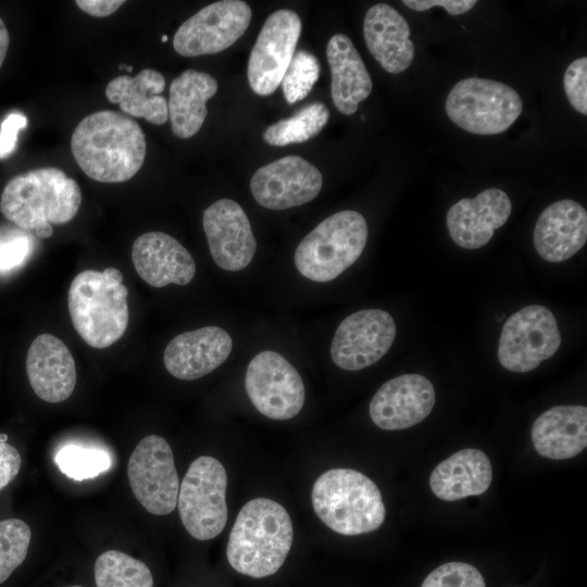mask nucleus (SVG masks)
Masks as SVG:
<instances>
[{"mask_svg": "<svg viewBox=\"0 0 587 587\" xmlns=\"http://www.w3.org/2000/svg\"><path fill=\"white\" fill-rule=\"evenodd\" d=\"M71 150L88 177L101 183H123L141 168L147 146L135 120L116 111L102 110L77 124Z\"/></svg>", "mask_w": 587, "mask_h": 587, "instance_id": "obj_1", "label": "nucleus"}, {"mask_svg": "<svg viewBox=\"0 0 587 587\" xmlns=\"http://www.w3.org/2000/svg\"><path fill=\"white\" fill-rule=\"evenodd\" d=\"M82 204L78 184L61 168L40 167L12 177L3 188L0 211L11 223L40 238L53 234L52 224L75 217Z\"/></svg>", "mask_w": 587, "mask_h": 587, "instance_id": "obj_2", "label": "nucleus"}, {"mask_svg": "<svg viewBox=\"0 0 587 587\" xmlns=\"http://www.w3.org/2000/svg\"><path fill=\"white\" fill-rule=\"evenodd\" d=\"M292 540V523L285 508L274 500L255 498L236 517L226 548L227 560L240 574L266 577L284 564Z\"/></svg>", "mask_w": 587, "mask_h": 587, "instance_id": "obj_3", "label": "nucleus"}, {"mask_svg": "<svg viewBox=\"0 0 587 587\" xmlns=\"http://www.w3.org/2000/svg\"><path fill=\"white\" fill-rule=\"evenodd\" d=\"M127 288L123 274L109 266L102 272L85 270L72 280L67 305L72 324L92 348L116 342L128 325Z\"/></svg>", "mask_w": 587, "mask_h": 587, "instance_id": "obj_4", "label": "nucleus"}, {"mask_svg": "<svg viewBox=\"0 0 587 587\" xmlns=\"http://www.w3.org/2000/svg\"><path fill=\"white\" fill-rule=\"evenodd\" d=\"M311 500L319 519L345 536L374 532L386 516L376 484L352 469H332L320 475L313 484Z\"/></svg>", "mask_w": 587, "mask_h": 587, "instance_id": "obj_5", "label": "nucleus"}, {"mask_svg": "<svg viewBox=\"0 0 587 587\" xmlns=\"http://www.w3.org/2000/svg\"><path fill=\"white\" fill-rule=\"evenodd\" d=\"M367 234L366 221L359 212L334 213L299 242L294 255L295 265L310 280L330 282L360 258Z\"/></svg>", "mask_w": 587, "mask_h": 587, "instance_id": "obj_6", "label": "nucleus"}, {"mask_svg": "<svg viewBox=\"0 0 587 587\" xmlns=\"http://www.w3.org/2000/svg\"><path fill=\"white\" fill-rule=\"evenodd\" d=\"M445 108L448 117L462 129L496 135L516 121L523 103L520 95L504 83L469 77L452 87Z\"/></svg>", "mask_w": 587, "mask_h": 587, "instance_id": "obj_7", "label": "nucleus"}, {"mask_svg": "<svg viewBox=\"0 0 587 587\" xmlns=\"http://www.w3.org/2000/svg\"><path fill=\"white\" fill-rule=\"evenodd\" d=\"M227 474L215 458L202 455L189 465L179 486L177 507L180 521L198 540L215 538L228 516Z\"/></svg>", "mask_w": 587, "mask_h": 587, "instance_id": "obj_8", "label": "nucleus"}, {"mask_svg": "<svg viewBox=\"0 0 587 587\" xmlns=\"http://www.w3.org/2000/svg\"><path fill=\"white\" fill-rule=\"evenodd\" d=\"M561 345L557 320L546 307L533 304L512 314L504 323L498 346L500 364L515 373L535 370Z\"/></svg>", "mask_w": 587, "mask_h": 587, "instance_id": "obj_9", "label": "nucleus"}, {"mask_svg": "<svg viewBox=\"0 0 587 587\" xmlns=\"http://www.w3.org/2000/svg\"><path fill=\"white\" fill-rule=\"evenodd\" d=\"M130 489L150 513L166 515L177 505L179 479L173 451L159 435L143 437L127 464Z\"/></svg>", "mask_w": 587, "mask_h": 587, "instance_id": "obj_10", "label": "nucleus"}, {"mask_svg": "<svg viewBox=\"0 0 587 587\" xmlns=\"http://www.w3.org/2000/svg\"><path fill=\"white\" fill-rule=\"evenodd\" d=\"M245 387L254 408L271 420H289L304 403L300 374L275 351H262L252 358L246 371Z\"/></svg>", "mask_w": 587, "mask_h": 587, "instance_id": "obj_11", "label": "nucleus"}, {"mask_svg": "<svg viewBox=\"0 0 587 587\" xmlns=\"http://www.w3.org/2000/svg\"><path fill=\"white\" fill-rule=\"evenodd\" d=\"M251 21V9L241 0L208 4L186 20L173 38L174 50L183 57L218 53L235 43Z\"/></svg>", "mask_w": 587, "mask_h": 587, "instance_id": "obj_12", "label": "nucleus"}, {"mask_svg": "<svg viewBox=\"0 0 587 587\" xmlns=\"http://www.w3.org/2000/svg\"><path fill=\"white\" fill-rule=\"evenodd\" d=\"M301 20L291 10L273 12L264 22L249 55V86L259 96L273 93L290 64L301 34Z\"/></svg>", "mask_w": 587, "mask_h": 587, "instance_id": "obj_13", "label": "nucleus"}, {"mask_svg": "<svg viewBox=\"0 0 587 587\" xmlns=\"http://www.w3.org/2000/svg\"><path fill=\"white\" fill-rule=\"evenodd\" d=\"M396 337L392 316L380 309H366L347 316L337 327L330 345L333 362L346 371L375 364L390 349Z\"/></svg>", "mask_w": 587, "mask_h": 587, "instance_id": "obj_14", "label": "nucleus"}, {"mask_svg": "<svg viewBox=\"0 0 587 587\" xmlns=\"http://www.w3.org/2000/svg\"><path fill=\"white\" fill-rule=\"evenodd\" d=\"M322 185L317 167L301 157L287 155L257 170L250 190L261 207L286 210L313 200Z\"/></svg>", "mask_w": 587, "mask_h": 587, "instance_id": "obj_15", "label": "nucleus"}, {"mask_svg": "<svg viewBox=\"0 0 587 587\" xmlns=\"http://www.w3.org/2000/svg\"><path fill=\"white\" fill-rule=\"evenodd\" d=\"M202 225L212 259L221 268L247 267L257 251V240L243 209L232 199H220L203 212Z\"/></svg>", "mask_w": 587, "mask_h": 587, "instance_id": "obj_16", "label": "nucleus"}, {"mask_svg": "<svg viewBox=\"0 0 587 587\" xmlns=\"http://www.w3.org/2000/svg\"><path fill=\"white\" fill-rule=\"evenodd\" d=\"M436 401L433 384L420 374H403L380 386L370 402L373 423L385 430H400L425 420Z\"/></svg>", "mask_w": 587, "mask_h": 587, "instance_id": "obj_17", "label": "nucleus"}, {"mask_svg": "<svg viewBox=\"0 0 587 587\" xmlns=\"http://www.w3.org/2000/svg\"><path fill=\"white\" fill-rule=\"evenodd\" d=\"M233 340L218 326H205L175 336L166 346L163 362L167 372L182 380L205 376L229 357Z\"/></svg>", "mask_w": 587, "mask_h": 587, "instance_id": "obj_18", "label": "nucleus"}, {"mask_svg": "<svg viewBox=\"0 0 587 587\" xmlns=\"http://www.w3.org/2000/svg\"><path fill=\"white\" fill-rule=\"evenodd\" d=\"M512 204L508 195L488 188L474 198L454 203L447 213V227L452 240L464 249H478L508 221Z\"/></svg>", "mask_w": 587, "mask_h": 587, "instance_id": "obj_19", "label": "nucleus"}, {"mask_svg": "<svg viewBox=\"0 0 587 587\" xmlns=\"http://www.w3.org/2000/svg\"><path fill=\"white\" fill-rule=\"evenodd\" d=\"M132 260L138 275L155 288L187 285L196 274V262L189 251L163 232L140 235L133 243Z\"/></svg>", "mask_w": 587, "mask_h": 587, "instance_id": "obj_20", "label": "nucleus"}, {"mask_svg": "<svg viewBox=\"0 0 587 587\" xmlns=\"http://www.w3.org/2000/svg\"><path fill=\"white\" fill-rule=\"evenodd\" d=\"M26 373L35 394L49 403L71 397L76 386V366L66 345L51 334H41L30 344Z\"/></svg>", "mask_w": 587, "mask_h": 587, "instance_id": "obj_21", "label": "nucleus"}, {"mask_svg": "<svg viewBox=\"0 0 587 587\" xmlns=\"http://www.w3.org/2000/svg\"><path fill=\"white\" fill-rule=\"evenodd\" d=\"M534 246L548 262L565 261L578 252L587 239V212L574 200L548 205L534 228Z\"/></svg>", "mask_w": 587, "mask_h": 587, "instance_id": "obj_22", "label": "nucleus"}, {"mask_svg": "<svg viewBox=\"0 0 587 587\" xmlns=\"http://www.w3.org/2000/svg\"><path fill=\"white\" fill-rule=\"evenodd\" d=\"M410 34L408 22L391 5L377 3L367 10L363 22L364 40L386 72L398 74L412 63L415 48Z\"/></svg>", "mask_w": 587, "mask_h": 587, "instance_id": "obj_23", "label": "nucleus"}, {"mask_svg": "<svg viewBox=\"0 0 587 587\" xmlns=\"http://www.w3.org/2000/svg\"><path fill=\"white\" fill-rule=\"evenodd\" d=\"M530 434L534 448L541 457L574 458L587 446V408L553 407L536 419Z\"/></svg>", "mask_w": 587, "mask_h": 587, "instance_id": "obj_24", "label": "nucleus"}, {"mask_svg": "<svg viewBox=\"0 0 587 587\" xmlns=\"http://www.w3.org/2000/svg\"><path fill=\"white\" fill-rule=\"evenodd\" d=\"M326 57L332 74L334 105L340 113L351 115L372 91L370 73L357 48L344 34H336L328 40Z\"/></svg>", "mask_w": 587, "mask_h": 587, "instance_id": "obj_25", "label": "nucleus"}, {"mask_svg": "<svg viewBox=\"0 0 587 587\" xmlns=\"http://www.w3.org/2000/svg\"><path fill=\"white\" fill-rule=\"evenodd\" d=\"M491 480L492 467L488 457L478 449H463L433 470L429 486L437 498L455 501L484 494Z\"/></svg>", "mask_w": 587, "mask_h": 587, "instance_id": "obj_26", "label": "nucleus"}, {"mask_svg": "<svg viewBox=\"0 0 587 587\" xmlns=\"http://www.w3.org/2000/svg\"><path fill=\"white\" fill-rule=\"evenodd\" d=\"M216 91L215 78L192 68L184 71L172 80L167 112L175 136L186 139L200 130L208 115L207 101Z\"/></svg>", "mask_w": 587, "mask_h": 587, "instance_id": "obj_27", "label": "nucleus"}, {"mask_svg": "<svg viewBox=\"0 0 587 587\" xmlns=\"http://www.w3.org/2000/svg\"><path fill=\"white\" fill-rule=\"evenodd\" d=\"M165 88L163 75L152 68H143L136 76L121 75L110 80L105 97L111 103L134 117L145 118L154 125L168 120L167 100L161 96Z\"/></svg>", "mask_w": 587, "mask_h": 587, "instance_id": "obj_28", "label": "nucleus"}, {"mask_svg": "<svg viewBox=\"0 0 587 587\" xmlns=\"http://www.w3.org/2000/svg\"><path fill=\"white\" fill-rule=\"evenodd\" d=\"M97 587H153L149 567L122 551L108 550L95 563Z\"/></svg>", "mask_w": 587, "mask_h": 587, "instance_id": "obj_29", "label": "nucleus"}, {"mask_svg": "<svg viewBox=\"0 0 587 587\" xmlns=\"http://www.w3.org/2000/svg\"><path fill=\"white\" fill-rule=\"evenodd\" d=\"M329 111L322 102L307 104L289 118L268 126L263 139L271 146L283 147L304 142L316 136L326 125Z\"/></svg>", "mask_w": 587, "mask_h": 587, "instance_id": "obj_30", "label": "nucleus"}, {"mask_svg": "<svg viewBox=\"0 0 587 587\" xmlns=\"http://www.w3.org/2000/svg\"><path fill=\"white\" fill-rule=\"evenodd\" d=\"M54 462L68 478L84 480L107 472L112 460L105 450L68 444L59 449Z\"/></svg>", "mask_w": 587, "mask_h": 587, "instance_id": "obj_31", "label": "nucleus"}, {"mask_svg": "<svg viewBox=\"0 0 587 587\" xmlns=\"http://www.w3.org/2000/svg\"><path fill=\"white\" fill-rule=\"evenodd\" d=\"M32 538L30 527L20 519L0 521V584L24 562Z\"/></svg>", "mask_w": 587, "mask_h": 587, "instance_id": "obj_32", "label": "nucleus"}, {"mask_svg": "<svg viewBox=\"0 0 587 587\" xmlns=\"http://www.w3.org/2000/svg\"><path fill=\"white\" fill-rule=\"evenodd\" d=\"M317 58L307 50L297 51L288 65L280 85L286 101L294 104L304 99L320 77Z\"/></svg>", "mask_w": 587, "mask_h": 587, "instance_id": "obj_33", "label": "nucleus"}, {"mask_svg": "<svg viewBox=\"0 0 587 587\" xmlns=\"http://www.w3.org/2000/svg\"><path fill=\"white\" fill-rule=\"evenodd\" d=\"M421 587H486L480 572L464 562L445 563L432 571Z\"/></svg>", "mask_w": 587, "mask_h": 587, "instance_id": "obj_34", "label": "nucleus"}, {"mask_svg": "<svg viewBox=\"0 0 587 587\" xmlns=\"http://www.w3.org/2000/svg\"><path fill=\"white\" fill-rule=\"evenodd\" d=\"M565 95L571 105L579 113L587 114V58L574 60L563 78Z\"/></svg>", "mask_w": 587, "mask_h": 587, "instance_id": "obj_35", "label": "nucleus"}, {"mask_svg": "<svg viewBox=\"0 0 587 587\" xmlns=\"http://www.w3.org/2000/svg\"><path fill=\"white\" fill-rule=\"evenodd\" d=\"M30 239L23 234L0 238V272H8L23 263L30 252Z\"/></svg>", "mask_w": 587, "mask_h": 587, "instance_id": "obj_36", "label": "nucleus"}, {"mask_svg": "<svg viewBox=\"0 0 587 587\" xmlns=\"http://www.w3.org/2000/svg\"><path fill=\"white\" fill-rule=\"evenodd\" d=\"M27 118L24 114L14 112L9 114L1 123L0 127V160L9 157L17 141L18 132L25 128Z\"/></svg>", "mask_w": 587, "mask_h": 587, "instance_id": "obj_37", "label": "nucleus"}, {"mask_svg": "<svg viewBox=\"0 0 587 587\" xmlns=\"http://www.w3.org/2000/svg\"><path fill=\"white\" fill-rule=\"evenodd\" d=\"M5 439V436H0V490L15 479L22 466L20 452Z\"/></svg>", "mask_w": 587, "mask_h": 587, "instance_id": "obj_38", "label": "nucleus"}, {"mask_svg": "<svg viewBox=\"0 0 587 587\" xmlns=\"http://www.w3.org/2000/svg\"><path fill=\"white\" fill-rule=\"evenodd\" d=\"M408 8L423 12L433 7H442L451 15L463 14L470 11L476 3V0H403Z\"/></svg>", "mask_w": 587, "mask_h": 587, "instance_id": "obj_39", "label": "nucleus"}, {"mask_svg": "<svg viewBox=\"0 0 587 587\" xmlns=\"http://www.w3.org/2000/svg\"><path fill=\"white\" fill-rule=\"evenodd\" d=\"M76 5L85 13L96 16V17H105L113 14L117 11L122 4L125 3L123 0H76Z\"/></svg>", "mask_w": 587, "mask_h": 587, "instance_id": "obj_40", "label": "nucleus"}, {"mask_svg": "<svg viewBox=\"0 0 587 587\" xmlns=\"http://www.w3.org/2000/svg\"><path fill=\"white\" fill-rule=\"evenodd\" d=\"M10 43V35L8 28L0 17V68L4 62Z\"/></svg>", "mask_w": 587, "mask_h": 587, "instance_id": "obj_41", "label": "nucleus"}, {"mask_svg": "<svg viewBox=\"0 0 587 587\" xmlns=\"http://www.w3.org/2000/svg\"><path fill=\"white\" fill-rule=\"evenodd\" d=\"M118 68H120L121 71H124V70L126 71L127 65H125V64H120Z\"/></svg>", "mask_w": 587, "mask_h": 587, "instance_id": "obj_42", "label": "nucleus"}, {"mask_svg": "<svg viewBox=\"0 0 587 587\" xmlns=\"http://www.w3.org/2000/svg\"><path fill=\"white\" fill-rule=\"evenodd\" d=\"M161 40H162V42H166L167 41V36L163 35Z\"/></svg>", "mask_w": 587, "mask_h": 587, "instance_id": "obj_43", "label": "nucleus"}, {"mask_svg": "<svg viewBox=\"0 0 587 587\" xmlns=\"http://www.w3.org/2000/svg\"><path fill=\"white\" fill-rule=\"evenodd\" d=\"M70 587H82V586H70Z\"/></svg>", "mask_w": 587, "mask_h": 587, "instance_id": "obj_44", "label": "nucleus"}]
</instances>
